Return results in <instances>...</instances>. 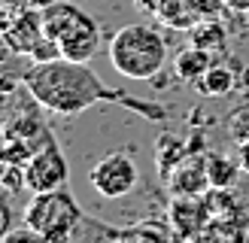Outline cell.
<instances>
[{
  "label": "cell",
  "instance_id": "25",
  "mask_svg": "<svg viewBox=\"0 0 249 243\" xmlns=\"http://www.w3.org/2000/svg\"><path fill=\"white\" fill-rule=\"evenodd\" d=\"M52 3H58V0H31L34 9H46V6H52Z\"/></svg>",
  "mask_w": 249,
  "mask_h": 243
},
{
  "label": "cell",
  "instance_id": "5",
  "mask_svg": "<svg viewBox=\"0 0 249 243\" xmlns=\"http://www.w3.org/2000/svg\"><path fill=\"white\" fill-rule=\"evenodd\" d=\"M24 97L12 106V113L3 125V137H0V164H28V158L36 155L40 149L55 143V134L40 119L36 109L21 106Z\"/></svg>",
  "mask_w": 249,
  "mask_h": 243
},
{
  "label": "cell",
  "instance_id": "22",
  "mask_svg": "<svg viewBox=\"0 0 249 243\" xmlns=\"http://www.w3.org/2000/svg\"><path fill=\"white\" fill-rule=\"evenodd\" d=\"M12 52V49L6 46V40H3V36H0V76H3V73H6V55Z\"/></svg>",
  "mask_w": 249,
  "mask_h": 243
},
{
  "label": "cell",
  "instance_id": "15",
  "mask_svg": "<svg viewBox=\"0 0 249 243\" xmlns=\"http://www.w3.org/2000/svg\"><path fill=\"white\" fill-rule=\"evenodd\" d=\"M240 164V161H237ZM237 164L225 155L207 152V176H210V189H231L237 179Z\"/></svg>",
  "mask_w": 249,
  "mask_h": 243
},
{
  "label": "cell",
  "instance_id": "13",
  "mask_svg": "<svg viewBox=\"0 0 249 243\" xmlns=\"http://www.w3.org/2000/svg\"><path fill=\"white\" fill-rule=\"evenodd\" d=\"M189 34H192V46L204 49L210 55H225L228 34H225V24H219V18H207L201 24H195Z\"/></svg>",
  "mask_w": 249,
  "mask_h": 243
},
{
  "label": "cell",
  "instance_id": "19",
  "mask_svg": "<svg viewBox=\"0 0 249 243\" xmlns=\"http://www.w3.org/2000/svg\"><path fill=\"white\" fill-rule=\"evenodd\" d=\"M55 58H64V55H61V46L52 40V36L43 34L40 43L31 49V61H55Z\"/></svg>",
  "mask_w": 249,
  "mask_h": 243
},
{
  "label": "cell",
  "instance_id": "23",
  "mask_svg": "<svg viewBox=\"0 0 249 243\" xmlns=\"http://www.w3.org/2000/svg\"><path fill=\"white\" fill-rule=\"evenodd\" d=\"M222 3L234 12H249V0H222Z\"/></svg>",
  "mask_w": 249,
  "mask_h": 243
},
{
  "label": "cell",
  "instance_id": "14",
  "mask_svg": "<svg viewBox=\"0 0 249 243\" xmlns=\"http://www.w3.org/2000/svg\"><path fill=\"white\" fill-rule=\"evenodd\" d=\"M195 88L201 94H207V97H225L234 88V73L225 64H210V70L195 82Z\"/></svg>",
  "mask_w": 249,
  "mask_h": 243
},
{
  "label": "cell",
  "instance_id": "6",
  "mask_svg": "<svg viewBox=\"0 0 249 243\" xmlns=\"http://www.w3.org/2000/svg\"><path fill=\"white\" fill-rule=\"evenodd\" d=\"M89 182L101 198H109V201L124 198V194H131L134 186H137V164H134V158L124 155V152H109L91 167Z\"/></svg>",
  "mask_w": 249,
  "mask_h": 243
},
{
  "label": "cell",
  "instance_id": "8",
  "mask_svg": "<svg viewBox=\"0 0 249 243\" xmlns=\"http://www.w3.org/2000/svg\"><path fill=\"white\" fill-rule=\"evenodd\" d=\"M43 34V9H0V36L16 55H31V49L40 43Z\"/></svg>",
  "mask_w": 249,
  "mask_h": 243
},
{
  "label": "cell",
  "instance_id": "17",
  "mask_svg": "<svg viewBox=\"0 0 249 243\" xmlns=\"http://www.w3.org/2000/svg\"><path fill=\"white\" fill-rule=\"evenodd\" d=\"M24 91V85H21V76H0V137H3V125H6V119L12 113V106L18 104V97Z\"/></svg>",
  "mask_w": 249,
  "mask_h": 243
},
{
  "label": "cell",
  "instance_id": "12",
  "mask_svg": "<svg viewBox=\"0 0 249 243\" xmlns=\"http://www.w3.org/2000/svg\"><path fill=\"white\" fill-rule=\"evenodd\" d=\"M210 64H213V55L204 52V49H197V46H189V49H182L177 55V61H173V73H177L179 82L195 85L210 70Z\"/></svg>",
  "mask_w": 249,
  "mask_h": 243
},
{
  "label": "cell",
  "instance_id": "1",
  "mask_svg": "<svg viewBox=\"0 0 249 243\" xmlns=\"http://www.w3.org/2000/svg\"><path fill=\"white\" fill-rule=\"evenodd\" d=\"M24 91L34 97V104H40L49 113L58 116H76L91 109L101 101H113L128 109H137L146 119H167V113L155 104L134 101L131 94L122 88H113L97 79V73L89 67V61H70V58H55V61H34V64L21 73Z\"/></svg>",
  "mask_w": 249,
  "mask_h": 243
},
{
  "label": "cell",
  "instance_id": "20",
  "mask_svg": "<svg viewBox=\"0 0 249 243\" xmlns=\"http://www.w3.org/2000/svg\"><path fill=\"white\" fill-rule=\"evenodd\" d=\"M9 222H12V213H9L6 201H0V237L9 234Z\"/></svg>",
  "mask_w": 249,
  "mask_h": 243
},
{
  "label": "cell",
  "instance_id": "4",
  "mask_svg": "<svg viewBox=\"0 0 249 243\" xmlns=\"http://www.w3.org/2000/svg\"><path fill=\"white\" fill-rule=\"evenodd\" d=\"M24 225L40 240L61 243L79 234V228L85 225V213L64 186V189L34 194L31 204L24 207Z\"/></svg>",
  "mask_w": 249,
  "mask_h": 243
},
{
  "label": "cell",
  "instance_id": "10",
  "mask_svg": "<svg viewBox=\"0 0 249 243\" xmlns=\"http://www.w3.org/2000/svg\"><path fill=\"white\" fill-rule=\"evenodd\" d=\"M210 222V204L201 194H177L170 204V225L177 237H201Z\"/></svg>",
  "mask_w": 249,
  "mask_h": 243
},
{
  "label": "cell",
  "instance_id": "7",
  "mask_svg": "<svg viewBox=\"0 0 249 243\" xmlns=\"http://www.w3.org/2000/svg\"><path fill=\"white\" fill-rule=\"evenodd\" d=\"M67 176H70L67 158L58 149V143H52V146H46V149H40L36 155L28 158V164H24V191L40 194V191L64 189Z\"/></svg>",
  "mask_w": 249,
  "mask_h": 243
},
{
  "label": "cell",
  "instance_id": "2",
  "mask_svg": "<svg viewBox=\"0 0 249 243\" xmlns=\"http://www.w3.org/2000/svg\"><path fill=\"white\" fill-rule=\"evenodd\" d=\"M109 61L128 79H155L167 61V43L152 24H128L109 40Z\"/></svg>",
  "mask_w": 249,
  "mask_h": 243
},
{
  "label": "cell",
  "instance_id": "24",
  "mask_svg": "<svg viewBox=\"0 0 249 243\" xmlns=\"http://www.w3.org/2000/svg\"><path fill=\"white\" fill-rule=\"evenodd\" d=\"M31 6V0H0V9H21Z\"/></svg>",
  "mask_w": 249,
  "mask_h": 243
},
{
  "label": "cell",
  "instance_id": "21",
  "mask_svg": "<svg viewBox=\"0 0 249 243\" xmlns=\"http://www.w3.org/2000/svg\"><path fill=\"white\" fill-rule=\"evenodd\" d=\"M237 161H240V170H243V174H249V140L240 146V152H237Z\"/></svg>",
  "mask_w": 249,
  "mask_h": 243
},
{
  "label": "cell",
  "instance_id": "16",
  "mask_svg": "<svg viewBox=\"0 0 249 243\" xmlns=\"http://www.w3.org/2000/svg\"><path fill=\"white\" fill-rule=\"evenodd\" d=\"M185 155H189V152L182 149V143H179L177 137H170V134H164V137L158 140V155H155V158H158V170H161V176L167 179V176H170V170L177 167Z\"/></svg>",
  "mask_w": 249,
  "mask_h": 243
},
{
  "label": "cell",
  "instance_id": "18",
  "mask_svg": "<svg viewBox=\"0 0 249 243\" xmlns=\"http://www.w3.org/2000/svg\"><path fill=\"white\" fill-rule=\"evenodd\" d=\"M0 186L16 194L24 189V164H0Z\"/></svg>",
  "mask_w": 249,
  "mask_h": 243
},
{
  "label": "cell",
  "instance_id": "3",
  "mask_svg": "<svg viewBox=\"0 0 249 243\" xmlns=\"http://www.w3.org/2000/svg\"><path fill=\"white\" fill-rule=\"evenodd\" d=\"M43 31L61 46V55L70 61H91L101 49L97 21L89 12H82L73 3H64V0L43 9Z\"/></svg>",
  "mask_w": 249,
  "mask_h": 243
},
{
  "label": "cell",
  "instance_id": "11",
  "mask_svg": "<svg viewBox=\"0 0 249 243\" xmlns=\"http://www.w3.org/2000/svg\"><path fill=\"white\" fill-rule=\"evenodd\" d=\"M170 189L173 194H204L210 186V176H207V155H201L197 149H192L182 161L170 170Z\"/></svg>",
  "mask_w": 249,
  "mask_h": 243
},
{
  "label": "cell",
  "instance_id": "9",
  "mask_svg": "<svg viewBox=\"0 0 249 243\" xmlns=\"http://www.w3.org/2000/svg\"><path fill=\"white\" fill-rule=\"evenodd\" d=\"M222 6H225L222 0H155V16L167 28L192 31L195 24L216 18Z\"/></svg>",
  "mask_w": 249,
  "mask_h": 243
}]
</instances>
